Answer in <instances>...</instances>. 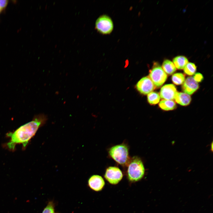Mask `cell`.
Instances as JSON below:
<instances>
[{"label":"cell","mask_w":213,"mask_h":213,"mask_svg":"<svg viewBox=\"0 0 213 213\" xmlns=\"http://www.w3.org/2000/svg\"><path fill=\"white\" fill-rule=\"evenodd\" d=\"M149 77L156 87H159L166 81L167 75L159 64L155 62L149 70Z\"/></svg>","instance_id":"4"},{"label":"cell","mask_w":213,"mask_h":213,"mask_svg":"<svg viewBox=\"0 0 213 213\" xmlns=\"http://www.w3.org/2000/svg\"><path fill=\"white\" fill-rule=\"evenodd\" d=\"M128 164L127 176L129 181L134 183L141 180L144 175L145 171L141 159L138 156H134L130 160Z\"/></svg>","instance_id":"2"},{"label":"cell","mask_w":213,"mask_h":213,"mask_svg":"<svg viewBox=\"0 0 213 213\" xmlns=\"http://www.w3.org/2000/svg\"><path fill=\"white\" fill-rule=\"evenodd\" d=\"M199 84L192 77H188L185 81L182 86L183 91L188 95H191L199 88Z\"/></svg>","instance_id":"10"},{"label":"cell","mask_w":213,"mask_h":213,"mask_svg":"<svg viewBox=\"0 0 213 213\" xmlns=\"http://www.w3.org/2000/svg\"><path fill=\"white\" fill-rule=\"evenodd\" d=\"M123 176L122 171L119 168L110 166L106 169L104 177L109 183L115 185L122 180Z\"/></svg>","instance_id":"6"},{"label":"cell","mask_w":213,"mask_h":213,"mask_svg":"<svg viewBox=\"0 0 213 213\" xmlns=\"http://www.w3.org/2000/svg\"><path fill=\"white\" fill-rule=\"evenodd\" d=\"M162 67L164 72L169 75L172 74L176 70V68L173 62L169 59L164 61Z\"/></svg>","instance_id":"13"},{"label":"cell","mask_w":213,"mask_h":213,"mask_svg":"<svg viewBox=\"0 0 213 213\" xmlns=\"http://www.w3.org/2000/svg\"><path fill=\"white\" fill-rule=\"evenodd\" d=\"M173 83L176 85L183 84L185 81L184 75L181 73H176L174 74L172 77Z\"/></svg>","instance_id":"16"},{"label":"cell","mask_w":213,"mask_h":213,"mask_svg":"<svg viewBox=\"0 0 213 213\" xmlns=\"http://www.w3.org/2000/svg\"><path fill=\"white\" fill-rule=\"evenodd\" d=\"M147 98L148 101L150 104H155L159 102L160 96L158 93L152 92L148 94Z\"/></svg>","instance_id":"15"},{"label":"cell","mask_w":213,"mask_h":213,"mask_svg":"<svg viewBox=\"0 0 213 213\" xmlns=\"http://www.w3.org/2000/svg\"><path fill=\"white\" fill-rule=\"evenodd\" d=\"M136 87L138 91L144 95L148 94L156 88L152 81L148 76L141 78L137 82Z\"/></svg>","instance_id":"7"},{"label":"cell","mask_w":213,"mask_h":213,"mask_svg":"<svg viewBox=\"0 0 213 213\" xmlns=\"http://www.w3.org/2000/svg\"><path fill=\"white\" fill-rule=\"evenodd\" d=\"M159 106L162 109L166 111L173 110L176 106V103L174 101L165 99L160 101Z\"/></svg>","instance_id":"14"},{"label":"cell","mask_w":213,"mask_h":213,"mask_svg":"<svg viewBox=\"0 0 213 213\" xmlns=\"http://www.w3.org/2000/svg\"><path fill=\"white\" fill-rule=\"evenodd\" d=\"M211 147H212H212H213L212 143V146H211Z\"/></svg>","instance_id":"21"},{"label":"cell","mask_w":213,"mask_h":213,"mask_svg":"<svg viewBox=\"0 0 213 213\" xmlns=\"http://www.w3.org/2000/svg\"><path fill=\"white\" fill-rule=\"evenodd\" d=\"M196 69L195 64L191 62H188L184 68V72L186 74L191 75L195 72Z\"/></svg>","instance_id":"17"},{"label":"cell","mask_w":213,"mask_h":213,"mask_svg":"<svg viewBox=\"0 0 213 213\" xmlns=\"http://www.w3.org/2000/svg\"><path fill=\"white\" fill-rule=\"evenodd\" d=\"M109 154L115 162L122 165L128 164L130 160L128 147L124 143L112 146L109 149Z\"/></svg>","instance_id":"3"},{"label":"cell","mask_w":213,"mask_h":213,"mask_svg":"<svg viewBox=\"0 0 213 213\" xmlns=\"http://www.w3.org/2000/svg\"><path fill=\"white\" fill-rule=\"evenodd\" d=\"M47 120V116L44 114L36 115L31 121L21 126L14 132L7 133V136L10 138L7 144L8 148L13 150L18 144H22L23 147H25L38 128L43 125Z\"/></svg>","instance_id":"1"},{"label":"cell","mask_w":213,"mask_h":213,"mask_svg":"<svg viewBox=\"0 0 213 213\" xmlns=\"http://www.w3.org/2000/svg\"><path fill=\"white\" fill-rule=\"evenodd\" d=\"M114 28L113 21L108 16L103 14L96 20L95 28L99 33L103 35L109 34L112 32Z\"/></svg>","instance_id":"5"},{"label":"cell","mask_w":213,"mask_h":213,"mask_svg":"<svg viewBox=\"0 0 213 213\" xmlns=\"http://www.w3.org/2000/svg\"><path fill=\"white\" fill-rule=\"evenodd\" d=\"M55 204L52 201L49 202L42 213H55Z\"/></svg>","instance_id":"18"},{"label":"cell","mask_w":213,"mask_h":213,"mask_svg":"<svg viewBox=\"0 0 213 213\" xmlns=\"http://www.w3.org/2000/svg\"><path fill=\"white\" fill-rule=\"evenodd\" d=\"M175 99L177 103L183 106L189 104L191 101V98L189 95L185 93L178 92Z\"/></svg>","instance_id":"11"},{"label":"cell","mask_w":213,"mask_h":213,"mask_svg":"<svg viewBox=\"0 0 213 213\" xmlns=\"http://www.w3.org/2000/svg\"><path fill=\"white\" fill-rule=\"evenodd\" d=\"M105 185V182L102 177L98 175L91 176L88 180V185L93 190L98 192L101 191Z\"/></svg>","instance_id":"8"},{"label":"cell","mask_w":213,"mask_h":213,"mask_svg":"<svg viewBox=\"0 0 213 213\" xmlns=\"http://www.w3.org/2000/svg\"><path fill=\"white\" fill-rule=\"evenodd\" d=\"M188 62L187 58L182 55L177 56L173 59V63L175 67L180 70L184 69Z\"/></svg>","instance_id":"12"},{"label":"cell","mask_w":213,"mask_h":213,"mask_svg":"<svg viewBox=\"0 0 213 213\" xmlns=\"http://www.w3.org/2000/svg\"><path fill=\"white\" fill-rule=\"evenodd\" d=\"M177 92L176 88L174 85L166 84L161 88L160 96L164 99L172 100L175 99Z\"/></svg>","instance_id":"9"},{"label":"cell","mask_w":213,"mask_h":213,"mask_svg":"<svg viewBox=\"0 0 213 213\" xmlns=\"http://www.w3.org/2000/svg\"><path fill=\"white\" fill-rule=\"evenodd\" d=\"M8 1L7 0H0V11L4 9L7 7Z\"/></svg>","instance_id":"20"},{"label":"cell","mask_w":213,"mask_h":213,"mask_svg":"<svg viewBox=\"0 0 213 213\" xmlns=\"http://www.w3.org/2000/svg\"><path fill=\"white\" fill-rule=\"evenodd\" d=\"M193 77L197 83L201 82L204 79L203 75L199 73H197L195 74Z\"/></svg>","instance_id":"19"},{"label":"cell","mask_w":213,"mask_h":213,"mask_svg":"<svg viewBox=\"0 0 213 213\" xmlns=\"http://www.w3.org/2000/svg\"></svg>","instance_id":"22"}]
</instances>
